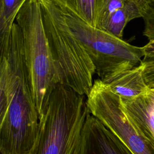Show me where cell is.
Segmentation results:
<instances>
[{
    "mask_svg": "<svg viewBox=\"0 0 154 154\" xmlns=\"http://www.w3.org/2000/svg\"><path fill=\"white\" fill-rule=\"evenodd\" d=\"M0 151L29 154L39 129L40 117L26 66L21 30L14 23L0 37Z\"/></svg>",
    "mask_w": 154,
    "mask_h": 154,
    "instance_id": "cell-1",
    "label": "cell"
},
{
    "mask_svg": "<svg viewBox=\"0 0 154 154\" xmlns=\"http://www.w3.org/2000/svg\"><path fill=\"white\" fill-rule=\"evenodd\" d=\"M90 114L85 96L57 84L40 118L31 154H80L82 131Z\"/></svg>",
    "mask_w": 154,
    "mask_h": 154,
    "instance_id": "cell-2",
    "label": "cell"
},
{
    "mask_svg": "<svg viewBox=\"0 0 154 154\" xmlns=\"http://www.w3.org/2000/svg\"><path fill=\"white\" fill-rule=\"evenodd\" d=\"M40 1L57 83L87 96L94 82V66L82 44L67 25L61 10L50 0Z\"/></svg>",
    "mask_w": 154,
    "mask_h": 154,
    "instance_id": "cell-3",
    "label": "cell"
},
{
    "mask_svg": "<svg viewBox=\"0 0 154 154\" xmlns=\"http://www.w3.org/2000/svg\"><path fill=\"white\" fill-rule=\"evenodd\" d=\"M16 23L22 32L28 78L40 118L58 83L40 0H26L18 11Z\"/></svg>",
    "mask_w": 154,
    "mask_h": 154,
    "instance_id": "cell-4",
    "label": "cell"
},
{
    "mask_svg": "<svg viewBox=\"0 0 154 154\" xmlns=\"http://www.w3.org/2000/svg\"><path fill=\"white\" fill-rule=\"evenodd\" d=\"M61 11L69 28L85 48L102 81L132 69L142 61L143 46L132 45L89 25L70 12Z\"/></svg>",
    "mask_w": 154,
    "mask_h": 154,
    "instance_id": "cell-5",
    "label": "cell"
},
{
    "mask_svg": "<svg viewBox=\"0 0 154 154\" xmlns=\"http://www.w3.org/2000/svg\"><path fill=\"white\" fill-rule=\"evenodd\" d=\"M86 100L90 113L111 131L133 154H154V141L138 129L125 111L120 97L100 79L94 81Z\"/></svg>",
    "mask_w": 154,
    "mask_h": 154,
    "instance_id": "cell-6",
    "label": "cell"
},
{
    "mask_svg": "<svg viewBox=\"0 0 154 154\" xmlns=\"http://www.w3.org/2000/svg\"><path fill=\"white\" fill-rule=\"evenodd\" d=\"M80 154H133L99 119L88 115L84 123Z\"/></svg>",
    "mask_w": 154,
    "mask_h": 154,
    "instance_id": "cell-7",
    "label": "cell"
},
{
    "mask_svg": "<svg viewBox=\"0 0 154 154\" xmlns=\"http://www.w3.org/2000/svg\"><path fill=\"white\" fill-rule=\"evenodd\" d=\"M103 82L112 92L122 99H134L147 93L149 90L144 78L143 65L141 63Z\"/></svg>",
    "mask_w": 154,
    "mask_h": 154,
    "instance_id": "cell-8",
    "label": "cell"
},
{
    "mask_svg": "<svg viewBox=\"0 0 154 154\" xmlns=\"http://www.w3.org/2000/svg\"><path fill=\"white\" fill-rule=\"evenodd\" d=\"M120 100L125 111L138 129L154 141V96L148 91L134 99L120 98Z\"/></svg>",
    "mask_w": 154,
    "mask_h": 154,
    "instance_id": "cell-9",
    "label": "cell"
},
{
    "mask_svg": "<svg viewBox=\"0 0 154 154\" xmlns=\"http://www.w3.org/2000/svg\"><path fill=\"white\" fill-rule=\"evenodd\" d=\"M149 8L138 0H129L117 10L103 23L100 29L120 38H122L126 25L132 20L143 17Z\"/></svg>",
    "mask_w": 154,
    "mask_h": 154,
    "instance_id": "cell-10",
    "label": "cell"
},
{
    "mask_svg": "<svg viewBox=\"0 0 154 154\" xmlns=\"http://www.w3.org/2000/svg\"><path fill=\"white\" fill-rule=\"evenodd\" d=\"M61 10L68 11L89 25L97 27L103 0H50Z\"/></svg>",
    "mask_w": 154,
    "mask_h": 154,
    "instance_id": "cell-11",
    "label": "cell"
},
{
    "mask_svg": "<svg viewBox=\"0 0 154 154\" xmlns=\"http://www.w3.org/2000/svg\"><path fill=\"white\" fill-rule=\"evenodd\" d=\"M26 0H0V35L8 32Z\"/></svg>",
    "mask_w": 154,
    "mask_h": 154,
    "instance_id": "cell-12",
    "label": "cell"
},
{
    "mask_svg": "<svg viewBox=\"0 0 154 154\" xmlns=\"http://www.w3.org/2000/svg\"><path fill=\"white\" fill-rule=\"evenodd\" d=\"M129 0H103L98 20L97 28H101L103 23L114 11L122 7Z\"/></svg>",
    "mask_w": 154,
    "mask_h": 154,
    "instance_id": "cell-13",
    "label": "cell"
},
{
    "mask_svg": "<svg viewBox=\"0 0 154 154\" xmlns=\"http://www.w3.org/2000/svg\"><path fill=\"white\" fill-rule=\"evenodd\" d=\"M143 19L144 22L143 35L147 37L149 41L154 40V9L149 8Z\"/></svg>",
    "mask_w": 154,
    "mask_h": 154,
    "instance_id": "cell-14",
    "label": "cell"
},
{
    "mask_svg": "<svg viewBox=\"0 0 154 154\" xmlns=\"http://www.w3.org/2000/svg\"><path fill=\"white\" fill-rule=\"evenodd\" d=\"M143 68V75L149 89L154 88V61L141 62Z\"/></svg>",
    "mask_w": 154,
    "mask_h": 154,
    "instance_id": "cell-15",
    "label": "cell"
},
{
    "mask_svg": "<svg viewBox=\"0 0 154 154\" xmlns=\"http://www.w3.org/2000/svg\"><path fill=\"white\" fill-rule=\"evenodd\" d=\"M144 57L143 61H154V40H150L143 46Z\"/></svg>",
    "mask_w": 154,
    "mask_h": 154,
    "instance_id": "cell-16",
    "label": "cell"
},
{
    "mask_svg": "<svg viewBox=\"0 0 154 154\" xmlns=\"http://www.w3.org/2000/svg\"><path fill=\"white\" fill-rule=\"evenodd\" d=\"M146 4L149 8L154 9V0H138Z\"/></svg>",
    "mask_w": 154,
    "mask_h": 154,
    "instance_id": "cell-17",
    "label": "cell"
},
{
    "mask_svg": "<svg viewBox=\"0 0 154 154\" xmlns=\"http://www.w3.org/2000/svg\"><path fill=\"white\" fill-rule=\"evenodd\" d=\"M149 92L154 96V88H152V89H149Z\"/></svg>",
    "mask_w": 154,
    "mask_h": 154,
    "instance_id": "cell-18",
    "label": "cell"
},
{
    "mask_svg": "<svg viewBox=\"0 0 154 154\" xmlns=\"http://www.w3.org/2000/svg\"><path fill=\"white\" fill-rule=\"evenodd\" d=\"M29 154H31V153H29Z\"/></svg>",
    "mask_w": 154,
    "mask_h": 154,
    "instance_id": "cell-19",
    "label": "cell"
}]
</instances>
